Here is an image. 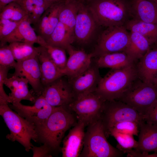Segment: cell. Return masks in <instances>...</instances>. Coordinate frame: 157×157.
I'll list each match as a JSON object with an SVG mask.
<instances>
[{
	"instance_id": "13",
	"label": "cell",
	"mask_w": 157,
	"mask_h": 157,
	"mask_svg": "<svg viewBox=\"0 0 157 157\" xmlns=\"http://www.w3.org/2000/svg\"><path fill=\"white\" fill-rule=\"evenodd\" d=\"M12 75L26 78L32 88L31 92L36 98L42 94L43 87L41 73L37 55L25 60L17 62Z\"/></svg>"
},
{
	"instance_id": "8",
	"label": "cell",
	"mask_w": 157,
	"mask_h": 157,
	"mask_svg": "<svg viewBox=\"0 0 157 157\" xmlns=\"http://www.w3.org/2000/svg\"><path fill=\"white\" fill-rule=\"evenodd\" d=\"M106 101L93 92L76 98L68 106L77 120L84 122L86 126L101 118Z\"/></svg>"
},
{
	"instance_id": "35",
	"label": "cell",
	"mask_w": 157,
	"mask_h": 157,
	"mask_svg": "<svg viewBox=\"0 0 157 157\" xmlns=\"http://www.w3.org/2000/svg\"><path fill=\"white\" fill-rule=\"evenodd\" d=\"M16 2L24 10L28 15L38 7L52 5L44 0H17Z\"/></svg>"
},
{
	"instance_id": "17",
	"label": "cell",
	"mask_w": 157,
	"mask_h": 157,
	"mask_svg": "<svg viewBox=\"0 0 157 157\" xmlns=\"http://www.w3.org/2000/svg\"><path fill=\"white\" fill-rule=\"evenodd\" d=\"M28 83V80L22 77L12 75L6 78L4 84L11 91L8 95L9 103L20 102L22 100L34 102L36 98L29 91Z\"/></svg>"
},
{
	"instance_id": "47",
	"label": "cell",
	"mask_w": 157,
	"mask_h": 157,
	"mask_svg": "<svg viewBox=\"0 0 157 157\" xmlns=\"http://www.w3.org/2000/svg\"><path fill=\"white\" fill-rule=\"evenodd\" d=\"M149 0L155 2V3H156V4H157V0Z\"/></svg>"
},
{
	"instance_id": "27",
	"label": "cell",
	"mask_w": 157,
	"mask_h": 157,
	"mask_svg": "<svg viewBox=\"0 0 157 157\" xmlns=\"http://www.w3.org/2000/svg\"><path fill=\"white\" fill-rule=\"evenodd\" d=\"M45 41L49 44L67 50L74 42L69 35L66 27L59 22L58 25Z\"/></svg>"
},
{
	"instance_id": "30",
	"label": "cell",
	"mask_w": 157,
	"mask_h": 157,
	"mask_svg": "<svg viewBox=\"0 0 157 157\" xmlns=\"http://www.w3.org/2000/svg\"><path fill=\"white\" fill-rule=\"evenodd\" d=\"M109 135L115 138L118 142L117 148L124 154H127L138 146V141L135 140L133 135L119 133L112 130H110L108 132L107 136Z\"/></svg>"
},
{
	"instance_id": "36",
	"label": "cell",
	"mask_w": 157,
	"mask_h": 157,
	"mask_svg": "<svg viewBox=\"0 0 157 157\" xmlns=\"http://www.w3.org/2000/svg\"><path fill=\"white\" fill-rule=\"evenodd\" d=\"M23 19L19 21H12L6 25L0 26V42L10 35Z\"/></svg>"
},
{
	"instance_id": "29",
	"label": "cell",
	"mask_w": 157,
	"mask_h": 157,
	"mask_svg": "<svg viewBox=\"0 0 157 157\" xmlns=\"http://www.w3.org/2000/svg\"><path fill=\"white\" fill-rule=\"evenodd\" d=\"M33 45L21 42H13L8 45L16 62L25 60L37 55V47Z\"/></svg>"
},
{
	"instance_id": "43",
	"label": "cell",
	"mask_w": 157,
	"mask_h": 157,
	"mask_svg": "<svg viewBox=\"0 0 157 157\" xmlns=\"http://www.w3.org/2000/svg\"><path fill=\"white\" fill-rule=\"evenodd\" d=\"M12 21L11 20L8 19H0V26H3L6 25Z\"/></svg>"
},
{
	"instance_id": "25",
	"label": "cell",
	"mask_w": 157,
	"mask_h": 157,
	"mask_svg": "<svg viewBox=\"0 0 157 157\" xmlns=\"http://www.w3.org/2000/svg\"><path fill=\"white\" fill-rule=\"evenodd\" d=\"M151 45L144 37L137 33L130 32L129 42L125 52L135 62L146 53Z\"/></svg>"
},
{
	"instance_id": "14",
	"label": "cell",
	"mask_w": 157,
	"mask_h": 157,
	"mask_svg": "<svg viewBox=\"0 0 157 157\" xmlns=\"http://www.w3.org/2000/svg\"><path fill=\"white\" fill-rule=\"evenodd\" d=\"M99 68L92 62L85 71L72 78L68 79L75 99L94 92L101 78Z\"/></svg>"
},
{
	"instance_id": "7",
	"label": "cell",
	"mask_w": 157,
	"mask_h": 157,
	"mask_svg": "<svg viewBox=\"0 0 157 157\" xmlns=\"http://www.w3.org/2000/svg\"><path fill=\"white\" fill-rule=\"evenodd\" d=\"M130 32L124 26L106 27L99 35L94 50L91 53L93 57L124 51L128 44Z\"/></svg>"
},
{
	"instance_id": "3",
	"label": "cell",
	"mask_w": 157,
	"mask_h": 157,
	"mask_svg": "<svg viewBox=\"0 0 157 157\" xmlns=\"http://www.w3.org/2000/svg\"><path fill=\"white\" fill-rule=\"evenodd\" d=\"M138 78L135 63L111 69L101 77L94 92L106 101L118 100Z\"/></svg>"
},
{
	"instance_id": "12",
	"label": "cell",
	"mask_w": 157,
	"mask_h": 157,
	"mask_svg": "<svg viewBox=\"0 0 157 157\" xmlns=\"http://www.w3.org/2000/svg\"><path fill=\"white\" fill-rule=\"evenodd\" d=\"M100 27L86 5L81 2L74 29V42L82 45L88 44Z\"/></svg>"
},
{
	"instance_id": "18",
	"label": "cell",
	"mask_w": 157,
	"mask_h": 157,
	"mask_svg": "<svg viewBox=\"0 0 157 157\" xmlns=\"http://www.w3.org/2000/svg\"><path fill=\"white\" fill-rule=\"evenodd\" d=\"M137 147L133 150L143 154L157 153V126L142 122L139 125Z\"/></svg>"
},
{
	"instance_id": "37",
	"label": "cell",
	"mask_w": 157,
	"mask_h": 157,
	"mask_svg": "<svg viewBox=\"0 0 157 157\" xmlns=\"http://www.w3.org/2000/svg\"><path fill=\"white\" fill-rule=\"evenodd\" d=\"M50 6L45 11L38 22L34 25V29L38 34V35H41L48 23L51 11Z\"/></svg>"
},
{
	"instance_id": "41",
	"label": "cell",
	"mask_w": 157,
	"mask_h": 157,
	"mask_svg": "<svg viewBox=\"0 0 157 157\" xmlns=\"http://www.w3.org/2000/svg\"><path fill=\"white\" fill-rule=\"evenodd\" d=\"M134 157H157V153L152 154H143L138 152H135L133 154Z\"/></svg>"
},
{
	"instance_id": "31",
	"label": "cell",
	"mask_w": 157,
	"mask_h": 157,
	"mask_svg": "<svg viewBox=\"0 0 157 157\" xmlns=\"http://www.w3.org/2000/svg\"><path fill=\"white\" fill-rule=\"evenodd\" d=\"M66 1L58 2L51 6V11L48 23L40 36L45 40L49 38L59 22V12Z\"/></svg>"
},
{
	"instance_id": "34",
	"label": "cell",
	"mask_w": 157,
	"mask_h": 157,
	"mask_svg": "<svg viewBox=\"0 0 157 157\" xmlns=\"http://www.w3.org/2000/svg\"><path fill=\"white\" fill-rule=\"evenodd\" d=\"M11 68L0 65V105L8 104L9 95L5 92L4 85L8 77L9 70Z\"/></svg>"
},
{
	"instance_id": "15",
	"label": "cell",
	"mask_w": 157,
	"mask_h": 157,
	"mask_svg": "<svg viewBox=\"0 0 157 157\" xmlns=\"http://www.w3.org/2000/svg\"><path fill=\"white\" fill-rule=\"evenodd\" d=\"M86 126L84 122L78 120L63 138L61 149L63 157L79 156L83 147Z\"/></svg>"
},
{
	"instance_id": "42",
	"label": "cell",
	"mask_w": 157,
	"mask_h": 157,
	"mask_svg": "<svg viewBox=\"0 0 157 157\" xmlns=\"http://www.w3.org/2000/svg\"><path fill=\"white\" fill-rule=\"evenodd\" d=\"M17 0H0V11L6 5L14 2H16Z\"/></svg>"
},
{
	"instance_id": "26",
	"label": "cell",
	"mask_w": 157,
	"mask_h": 157,
	"mask_svg": "<svg viewBox=\"0 0 157 157\" xmlns=\"http://www.w3.org/2000/svg\"><path fill=\"white\" fill-rule=\"evenodd\" d=\"M124 26L128 31L137 33L144 37L151 46L157 42V24L131 18Z\"/></svg>"
},
{
	"instance_id": "10",
	"label": "cell",
	"mask_w": 157,
	"mask_h": 157,
	"mask_svg": "<svg viewBox=\"0 0 157 157\" xmlns=\"http://www.w3.org/2000/svg\"><path fill=\"white\" fill-rule=\"evenodd\" d=\"M32 106L25 105L20 102L9 106L20 115L34 125L36 128L47 119L56 107L50 105L42 95L37 97Z\"/></svg>"
},
{
	"instance_id": "45",
	"label": "cell",
	"mask_w": 157,
	"mask_h": 157,
	"mask_svg": "<svg viewBox=\"0 0 157 157\" xmlns=\"http://www.w3.org/2000/svg\"><path fill=\"white\" fill-rule=\"evenodd\" d=\"M152 83L157 87V74L154 78Z\"/></svg>"
},
{
	"instance_id": "5",
	"label": "cell",
	"mask_w": 157,
	"mask_h": 157,
	"mask_svg": "<svg viewBox=\"0 0 157 157\" xmlns=\"http://www.w3.org/2000/svg\"><path fill=\"white\" fill-rule=\"evenodd\" d=\"M80 157H121L124 154L108 141L101 118L88 126Z\"/></svg>"
},
{
	"instance_id": "9",
	"label": "cell",
	"mask_w": 157,
	"mask_h": 157,
	"mask_svg": "<svg viewBox=\"0 0 157 157\" xmlns=\"http://www.w3.org/2000/svg\"><path fill=\"white\" fill-rule=\"evenodd\" d=\"M101 118L106 135L109 129L117 123L131 121L140 125L144 121L143 116L135 109L119 100L106 101Z\"/></svg>"
},
{
	"instance_id": "46",
	"label": "cell",
	"mask_w": 157,
	"mask_h": 157,
	"mask_svg": "<svg viewBox=\"0 0 157 157\" xmlns=\"http://www.w3.org/2000/svg\"><path fill=\"white\" fill-rule=\"evenodd\" d=\"M78 0L80 2L84 3V2H85L89 1H90L92 0Z\"/></svg>"
},
{
	"instance_id": "20",
	"label": "cell",
	"mask_w": 157,
	"mask_h": 157,
	"mask_svg": "<svg viewBox=\"0 0 157 157\" xmlns=\"http://www.w3.org/2000/svg\"><path fill=\"white\" fill-rule=\"evenodd\" d=\"M37 56L41 73V82L44 87L62 76V71L55 65L45 49L40 46L37 47Z\"/></svg>"
},
{
	"instance_id": "40",
	"label": "cell",
	"mask_w": 157,
	"mask_h": 157,
	"mask_svg": "<svg viewBox=\"0 0 157 157\" xmlns=\"http://www.w3.org/2000/svg\"><path fill=\"white\" fill-rule=\"evenodd\" d=\"M144 121L157 126V100L149 108L144 117Z\"/></svg>"
},
{
	"instance_id": "48",
	"label": "cell",
	"mask_w": 157,
	"mask_h": 157,
	"mask_svg": "<svg viewBox=\"0 0 157 157\" xmlns=\"http://www.w3.org/2000/svg\"><path fill=\"white\" fill-rule=\"evenodd\" d=\"M153 45H154V47H157V42L155 44H154V45L152 46H153Z\"/></svg>"
},
{
	"instance_id": "39",
	"label": "cell",
	"mask_w": 157,
	"mask_h": 157,
	"mask_svg": "<svg viewBox=\"0 0 157 157\" xmlns=\"http://www.w3.org/2000/svg\"><path fill=\"white\" fill-rule=\"evenodd\" d=\"M51 6L45 5L36 8L28 15L27 20L31 24H35L45 11Z\"/></svg>"
},
{
	"instance_id": "38",
	"label": "cell",
	"mask_w": 157,
	"mask_h": 157,
	"mask_svg": "<svg viewBox=\"0 0 157 157\" xmlns=\"http://www.w3.org/2000/svg\"><path fill=\"white\" fill-rule=\"evenodd\" d=\"M31 150L33 153V157H50L53 154L50 148L44 144L40 147L32 144Z\"/></svg>"
},
{
	"instance_id": "24",
	"label": "cell",
	"mask_w": 157,
	"mask_h": 157,
	"mask_svg": "<svg viewBox=\"0 0 157 157\" xmlns=\"http://www.w3.org/2000/svg\"><path fill=\"white\" fill-rule=\"evenodd\" d=\"M81 3L78 0H67L61 7L59 12V22L65 26L74 42V29Z\"/></svg>"
},
{
	"instance_id": "6",
	"label": "cell",
	"mask_w": 157,
	"mask_h": 157,
	"mask_svg": "<svg viewBox=\"0 0 157 157\" xmlns=\"http://www.w3.org/2000/svg\"><path fill=\"white\" fill-rule=\"evenodd\" d=\"M157 100V87L146 83L139 77L118 100L135 109L144 118L149 108Z\"/></svg>"
},
{
	"instance_id": "21",
	"label": "cell",
	"mask_w": 157,
	"mask_h": 157,
	"mask_svg": "<svg viewBox=\"0 0 157 157\" xmlns=\"http://www.w3.org/2000/svg\"><path fill=\"white\" fill-rule=\"evenodd\" d=\"M132 18L157 24V4L149 0H131Z\"/></svg>"
},
{
	"instance_id": "11",
	"label": "cell",
	"mask_w": 157,
	"mask_h": 157,
	"mask_svg": "<svg viewBox=\"0 0 157 157\" xmlns=\"http://www.w3.org/2000/svg\"><path fill=\"white\" fill-rule=\"evenodd\" d=\"M64 76L45 85L42 95L51 106L68 105L75 99L72 89Z\"/></svg>"
},
{
	"instance_id": "23",
	"label": "cell",
	"mask_w": 157,
	"mask_h": 157,
	"mask_svg": "<svg viewBox=\"0 0 157 157\" xmlns=\"http://www.w3.org/2000/svg\"><path fill=\"white\" fill-rule=\"evenodd\" d=\"M96 58L94 63L99 68L119 69L135 63L124 51L107 53Z\"/></svg>"
},
{
	"instance_id": "2",
	"label": "cell",
	"mask_w": 157,
	"mask_h": 157,
	"mask_svg": "<svg viewBox=\"0 0 157 157\" xmlns=\"http://www.w3.org/2000/svg\"><path fill=\"white\" fill-rule=\"evenodd\" d=\"M84 3L100 27L124 26L132 18L131 0H92Z\"/></svg>"
},
{
	"instance_id": "22",
	"label": "cell",
	"mask_w": 157,
	"mask_h": 157,
	"mask_svg": "<svg viewBox=\"0 0 157 157\" xmlns=\"http://www.w3.org/2000/svg\"><path fill=\"white\" fill-rule=\"evenodd\" d=\"M28 15L20 23L15 30L9 36L0 42V46L15 42H21L34 44L38 43V36L27 20Z\"/></svg>"
},
{
	"instance_id": "1",
	"label": "cell",
	"mask_w": 157,
	"mask_h": 157,
	"mask_svg": "<svg viewBox=\"0 0 157 157\" xmlns=\"http://www.w3.org/2000/svg\"><path fill=\"white\" fill-rule=\"evenodd\" d=\"M68 105L56 107L45 121L36 128L37 142L47 145L53 153L60 150V145L66 131L77 122Z\"/></svg>"
},
{
	"instance_id": "33",
	"label": "cell",
	"mask_w": 157,
	"mask_h": 157,
	"mask_svg": "<svg viewBox=\"0 0 157 157\" xmlns=\"http://www.w3.org/2000/svg\"><path fill=\"white\" fill-rule=\"evenodd\" d=\"M12 51L8 45L0 46V65L14 68L16 63Z\"/></svg>"
},
{
	"instance_id": "16",
	"label": "cell",
	"mask_w": 157,
	"mask_h": 157,
	"mask_svg": "<svg viewBox=\"0 0 157 157\" xmlns=\"http://www.w3.org/2000/svg\"><path fill=\"white\" fill-rule=\"evenodd\" d=\"M69 54L63 71L68 78L74 77L86 70L91 65L92 53H88L82 50H77L70 47L67 50Z\"/></svg>"
},
{
	"instance_id": "44",
	"label": "cell",
	"mask_w": 157,
	"mask_h": 157,
	"mask_svg": "<svg viewBox=\"0 0 157 157\" xmlns=\"http://www.w3.org/2000/svg\"><path fill=\"white\" fill-rule=\"evenodd\" d=\"M52 5L60 2L66 1L67 0H44Z\"/></svg>"
},
{
	"instance_id": "19",
	"label": "cell",
	"mask_w": 157,
	"mask_h": 157,
	"mask_svg": "<svg viewBox=\"0 0 157 157\" xmlns=\"http://www.w3.org/2000/svg\"><path fill=\"white\" fill-rule=\"evenodd\" d=\"M139 60L136 65L139 78L146 83H152L157 74V47L150 48Z\"/></svg>"
},
{
	"instance_id": "32",
	"label": "cell",
	"mask_w": 157,
	"mask_h": 157,
	"mask_svg": "<svg viewBox=\"0 0 157 157\" xmlns=\"http://www.w3.org/2000/svg\"><path fill=\"white\" fill-rule=\"evenodd\" d=\"M110 130L133 135L138 136L139 131V125L137 123L131 121H125L117 123L110 129L108 131V133Z\"/></svg>"
},
{
	"instance_id": "4",
	"label": "cell",
	"mask_w": 157,
	"mask_h": 157,
	"mask_svg": "<svg viewBox=\"0 0 157 157\" xmlns=\"http://www.w3.org/2000/svg\"><path fill=\"white\" fill-rule=\"evenodd\" d=\"M0 115L10 132L6 135V138L13 142H18L29 152L32 144L31 140L37 142L35 126L13 111L8 104L0 105Z\"/></svg>"
},
{
	"instance_id": "28",
	"label": "cell",
	"mask_w": 157,
	"mask_h": 157,
	"mask_svg": "<svg viewBox=\"0 0 157 157\" xmlns=\"http://www.w3.org/2000/svg\"><path fill=\"white\" fill-rule=\"evenodd\" d=\"M38 36L39 40L38 44L45 49L53 62L63 74L67 60L66 50L49 44L41 36Z\"/></svg>"
}]
</instances>
